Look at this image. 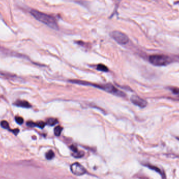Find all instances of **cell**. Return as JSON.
Masks as SVG:
<instances>
[{"label":"cell","mask_w":179,"mask_h":179,"mask_svg":"<svg viewBox=\"0 0 179 179\" xmlns=\"http://www.w3.org/2000/svg\"><path fill=\"white\" fill-rule=\"evenodd\" d=\"M30 13L37 21L43 23L52 29L55 30L59 29V26L56 19L52 15L33 9L31 10Z\"/></svg>","instance_id":"obj_1"},{"label":"cell","mask_w":179,"mask_h":179,"mask_svg":"<svg viewBox=\"0 0 179 179\" xmlns=\"http://www.w3.org/2000/svg\"><path fill=\"white\" fill-rule=\"evenodd\" d=\"M70 82L73 83H76L79 85H90L93 87H96L99 89H102V90L105 91L106 92L108 93H110L111 94L114 95H115L118 97H125V94L124 93L121 92V91L118 90V89H116L115 87H114L113 85L110 83L108 84H105V85H95V84H92L91 83L87 82L85 81L79 80H70Z\"/></svg>","instance_id":"obj_2"},{"label":"cell","mask_w":179,"mask_h":179,"mask_svg":"<svg viewBox=\"0 0 179 179\" xmlns=\"http://www.w3.org/2000/svg\"><path fill=\"white\" fill-rule=\"evenodd\" d=\"M149 60L151 64L156 66H167L172 61L171 57L169 56L159 54L150 56Z\"/></svg>","instance_id":"obj_3"},{"label":"cell","mask_w":179,"mask_h":179,"mask_svg":"<svg viewBox=\"0 0 179 179\" xmlns=\"http://www.w3.org/2000/svg\"><path fill=\"white\" fill-rule=\"evenodd\" d=\"M110 35L113 39L121 45H126L129 41V38L127 36L120 31H113Z\"/></svg>","instance_id":"obj_4"},{"label":"cell","mask_w":179,"mask_h":179,"mask_svg":"<svg viewBox=\"0 0 179 179\" xmlns=\"http://www.w3.org/2000/svg\"><path fill=\"white\" fill-rule=\"evenodd\" d=\"M71 171L73 174L77 176L85 175L86 173V170L82 165H80L78 163H73L70 167Z\"/></svg>","instance_id":"obj_5"},{"label":"cell","mask_w":179,"mask_h":179,"mask_svg":"<svg viewBox=\"0 0 179 179\" xmlns=\"http://www.w3.org/2000/svg\"><path fill=\"white\" fill-rule=\"evenodd\" d=\"M130 101L134 105H137L141 108H144L147 105V102L145 100L136 95H133L130 97Z\"/></svg>","instance_id":"obj_6"},{"label":"cell","mask_w":179,"mask_h":179,"mask_svg":"<svg viewBox=\"0 0 179 179\" xmlns=\"http://www.w3.org/2000/svg\"><path fill=\"white\" fill-rule=\"evenodd\" d=\"M14 105L19 107H24V108H30L31 107V104L28 102L22 100H19L14 103Z\"/></svg>","instance_id":"obj_7"},{"label":"cell","mask_w":179,"mask_h":179,"mask_svg":"<svg viewBox=\"0 0 179 179\" xmlns=\"http://www.w3.org/2000/svg\"><path fill=\"white\" fill-rule=\"evenodd\" d=\"M146 166L149 168H150V169H151V170H154L155 171H156L158 173H159L160 175L163 178L165 177V175L163 173V171H161L160 169H159L157 167H154V166H152L151 165H146Z\"/></svg>","instance_id":"obj_8"},{"label":"cell","mask_w":179,"mask_h":179,"mask_svg":"<svg viewBox=\"0 0 179 179\" xmlns=\"http://www.w3.org/2000/svg\"><path fill=\"white\" fill-rule=\"evenodd\" d=\"M58 120L56 118H50L47 120L46 124L49 126H54L58 123Z\"/></svg>","instance_id":"obj_9"},{"label":"cell","mask_w":179,"mask_h":179,"mask_svg":"<svg viewBox=\"0 0 179 179\" xmlns=\"http://www.w3.org/2000/svg\"><path fill=\"white\" fill-rule=\"evenodd\" d=\"M55 157V153L52 150H50L48 151L46 154V158L48 160H52Z\"/></svg>","instance_id":"obj_10"},{"label":"cell","mask_w":179,"mask_h":179,"mask_svg":"<svg viewBox=\"0 0 179 179\" xmlns=\"http://www.w3.org/2000/svg\"><path fill=\"white\" fill-rule=\"evenodd\" d=\"M62 130H63V128H62V127H61V126H57V127L55 128V130H54V133H55V135L56 136H59L60 135H61V134Z\"/></svg>","instance_id":"obj_11"},{"label":"cell","mask_w":179,"mask_h":179,"mask_svg":"<svg viewBox=\"0 0 179 179\" xmlns=\"http://www.w3.org/2000/svg\"><path fill=\"white\" fill-rule=\"evenodd\" d=\"M97 69L101 71H103V72H107L109 71L108 68L106 66H105L104 64H98V66H97Z\"/></svg>","instance_id":"obj_12"},{"label":"cell","mask_w":179,"mask_h":179,"mask_svg":"<svg viewBox=\"0 0 179 179\" xmlns=\"http://www.w3.org/2000/svg\"><path fill=\"white\" fill-rule=\"evenodd\" d=\"M85 154V153L83 152V151H78L76 152H74L72 156L75 157V158H82Z\"/></svg>","instance_id":"obj_13"},{"label":"cell","mask_w":179,"mask_h":179,"mask_svg":"<svg viewBox=\"0 0 179 179\" xmlns=\"http://www.w3.org/2000/svg\"><path fill=\"white\" fill-rule=\"evenodd\" d=\"M1 126L2 127L4 128L5 129H9L10 126H9V124L7 121H3L1 123Z\"/></svg>","instance_id":"obj_14"},{"label":"cell","mask_w":179,"mask_h":179,"mask_svg":"<svg viewBox=\"0 0 179 179\" xmlns=\"http://www.w3.org/2000/svg\"><path fill=\"white\" fill-rule=\"evenodd\" d=\"M46 123L43 122V121H39L37 123H36V126H37L38 127L41 128H43L45 126Z\"/></svg>","instance_id":"obj_15"},{"label":"cell","mask_w":179,"mask_h":179,"mask_svg":"<svg viewBox=\"0 0 179 179\" xmlns=\"http://www.w3.org/2000/svg\"><path fill=\"white\" fill-rule=\"evenodd\" d=\"M170 90L174 94L177 95L179 97V89H178L177 88H171Z\"/></svg>","instance_id":"obj_16"},{"label":"cell","mask_w":179,"mask_h":179,"mask_svg":"<svg viewBox=\"0 0 179 179\" xmlns=\"http://www.w3.org/2000/svg\"><path fill=\"white\" fill-rule=\"evenodd\" d=\"M15 121L19 124H22L24 122L23 118L19 117V116H17L15 118Z\"/></svg>","instance_id":"obj_17"},{"label":"cell","mask_w":179,"mask_h":179,"mask_svg":"<svg viewBox=\"0 0 179 179\" xmlns=\"http://www.w3.org/2000/svg\"><path fill=\"white\" fill-rule=\"evenodd\" d=\"M27 125L31 127H33L36 126V123H34L33 121H27Z\"/></svg>","instance_id":"obj_18"},{"label":"cell","mask_w":179,"mask_h":179,"mask_svg":"<svg viewBox=\"0 0 179 179\" xmlns=\"http://www.w3.org/2000/svg\"><path fill=\"white\" fill-rule=\"evenodd\" d=\"M70 148H71V150H72L74 152H76V151H78L77 147L75 146H74V145H72L70 147Z\"/></svg>","instance_id":"obj_19"},{"label":"cell","mask_w":179,"mask_h":179,"mask_svg":"<svg viewBox=\"0 0 179 179\" xmlns=\"http://www.w3.org/2000/svg\"><path fill=\"white\" fill-rule=\"evenodd\" d=\"M178 139H179V138H178Z\"/></svg>","instance_id":"obj_20"}]
</instances>
